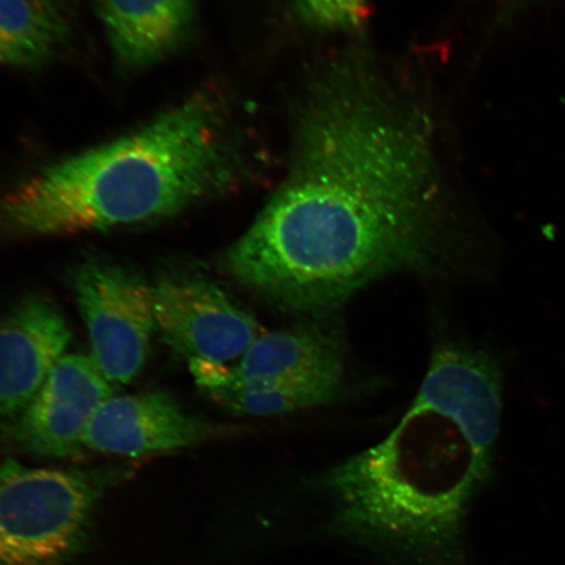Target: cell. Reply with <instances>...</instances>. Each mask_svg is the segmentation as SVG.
Instances as JSON below:
<instances>
[{"label":"cell","instance_id":"15","mask_svg":"<svg viewBox=\"0 0 565 565\" xmlns=\"http://www.w3.org/2000/svg\"><path fill=\"white\" fill-rule=\"evenodd\" d=\"M370 0H294L296 15L318 32H353L362 25Z\"/></svg>","mask_w":565,"mask_h":565},{"label":"cell","instance_id":"1","mask_svg":"<svg viewBox=\"0 0 565 565\" xmlns=\"http://www.w3.org/2000/svg\"><path fill=\"white\" fill-rule=\"evenodd\" d=\"M291 137L279 186L218 260L231 279L321 320L373 282L439 270L455 221L418 97L366 53H344L301 90Z\"/></svg>","mask_w":565,"mask_h":565},{"label":"cell","instance_id":"7","mask_svg":"<svg viewBox=\"0 0 565 565\" xmlns=\"http://www.w3.org/2000/svg\"><path fill=\"white\" fill-rule=\"evenodd\" d=\"M245 428L200 418L162 392L113 395L92 418L84 447L129 458L243 435Z\"/></svg>","mask_w":565,"mask_h":565},{"label":"cell","instance_id":"10","mask_svg":"<svg viewBox=\"0 0 565 565\" xmlns=\"http://www.w3.org/2000/svg\"><path fill=\"white\" fill-rule=\"evenodd\" d=\"M203 391L209 387H258L324 384L344 387V353L339 338L318 324L259 334L232 369L190 363Z\"/></svg>","mask_w":565,"mask_h":565},{"label":"cell","instance_id":"3","mask_svg":"<svg viewBox=\"0 0 565 565\" xmlns=\"http://www.w3.org/2000/svg\"><path fill=\"white\" fill-rule=\"evenodd\" d=\"M492 457L444 416L408 408L383 441L324 475L343 532L423 565H457Z\"/></svg>","mask_w":565,"mask_h":565},{"label":"cell","instance_id":"2","mask_svg":"<svg viewBox=\"0 0 565 565\" xmlns=\"http://www.w3.org/2000/svg\"><path fill=\"white\" fill-rule=\"evenodd\" d=\"M239 171L218 98L196 94L150 124L41 168L0 196V238L75 235L181 214Z\"/></svg>","mask_w":565,"mask_h":565},{"label":"cell","instance_id":"12","mask_svg":"<svg viewBox=\"0 0 565 565\" xmlns=\"http://www.w3.org/2000/svg\"><path fill=\"white\" fill-rule=\"evenodd\" d=\"M113 52L129 68L153 65L188 39L196 0H96Z\"/></svg>","mask_w":565,"mask_h":565},{"label":"cell","instance_id":"5","mask_svg":"<svg viewBox=\"0 0 565 565\" xmlns=\"http://www.w3.org/2000/svg\"><path fill=\"white\" fill-rule=\"evenodd\" d=\"M73 288L92 344V359L111 385L131 383L145 369L157 331L152 285L106 260L75 268Z\"/></svg>","mask_w":565,"mask_h":565},{"label":"cell","instance_id":"16","mask_svg":"<svg viewBox=\"0 0 565 565\" xmlns=\"http://www.w3.org/2000/svg\"><path fill=\"white\" fill-rule=\"evenodd\" d=\"M508 4L513 7V10L524 9V7L534 4L539 0H507Z\"/></svg>","mask_w":565,"mask_h":565},{"label":"cell","instance_id":"9","mask_svg":"<svg viewBox=\"0 0 565 565\" xmlns=\"http://www.w3.org/2000/svg\"><path fill=\"white\" fill-rule=\"evenodd\" d=\"M503 374L484 350L459 343L439 345L408 408L454 422L484 455L492 457L503 412Z\"/></svg>","mask_w":565,"mask_h":565},{"label":"cell","instance_id":"13","mask_svg":"<svg viewBox=\"0 0 565 565\" xmlns=\"http://www.w3.org/2000/svg\"><path fill=\"white\" fill-rule=\"evenodd\" d=\"M65 19L46 0H0V65L39 66L68 39Z\"/></svg>","mask_w":565,"mask_h":565},{"label":"cell","instance_id":"4","mask_svg":"<svg viewBox=\"0 0 565 565\" xmlns=\"http://www.w3.org/2000/svg\"><path fill=\"white\" fill-rule=\"evenodd\" d=\"M127 466L35 469L0 465V565H67L87 539L106 492L130 476Z\"/></svg>","mask_w":565,"mask_h":565},{"label":"cell","instance_id":"14","mask_svg":"<svg viewBox=\"0 0 565 565\" xmlns=\"http://www.w3.org/2000/svg\"><path fill=\"white\" fill-rule=\"evenodd\" d=\"M342 391V386L324 384L204 388L209 397L230 412L256 418H271L327 406L341 397Z\"/></svg>","mask_w":565,"mask_h":565},{"label":"cell","instance_id":"6","mask_svg":"<svg viewBox=\"0 0 565 565\" xmlns=\"http://www.w3.org/2000/svg\"><path fill=\"white\" fill-rule=\"evenodd\" d=\"M152 292L157 331L190 363L224 365L242 358L260 334L256 318L202 273L162 271Z\"/></svg>","mask_w":565,"mask_h":565},{"label":"cell","instance_id":"8","mask_svg":"<svg viewBox=\"0 0 565 565\" xmlns=\"http://www.w3.org/2000/svg\"><path fill=\"white\" fill-rule=\"evenodd\" d=\"M113 395V385L92 356L68 353L13 420L12 440L34 457L79 456L86 449L84 436L92 418Z\"/></svg>","mask_w":565,"mask_h":565},{"label":"cell","instance_id":"11","mask_svg":"<svg viewBox=\"0 0 565 565\" xmlns=\"http://www.w3.org/2000/svg\"><path fill=\"white\" fill-rule=\"evenodd\" d=\"M55 303L31 295L0 318V419L15 420L44 386L71 342Z\"/></svg>","mask_w":565,"mask_h":565}]
</instances>
